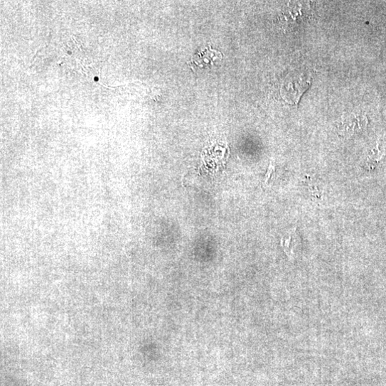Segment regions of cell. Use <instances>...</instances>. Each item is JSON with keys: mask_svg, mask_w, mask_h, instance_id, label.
<instances>
[{"mask_svg": "<svg viewBox=\"0 0 386 386\" xmlns=\"http://www.w3.org/2000/svg\"><path fill=\"white\" fill-rule=\"evenodd\" d=\"M367 117L365 115H358L350 117L345 119L342 127H345L344 131L350 133L360 132L364 130L367 126Z\"/></svg>", "mask_w": 386, "mask_h": 386, "instance_id": "obj_1", "label": "cell"}, {"mask_svg": "<svg viewBox=\"0 0 386 386\" xmlns=\"http://www.w3.org/2000/svg\"><path fill=\"white\" fill-rule=\"evenodd\" d=\"M208 52L209 50L206 49L203 53H198L194 58L193 63H195L198 67L200 66L202 62L204 63V65L211 64L213 65L214 63L216 61V59L219 60L222 59V54L216 50H212L210 56L208 58Z\"/></svg>", "mask_w": 386, "mask_h": 386, "instance_id": "obj_2", "label": "cell"}, {"mask_svg": "<svg viewBox=\"0 0 386 386\" xmlns=\"http://www.w3.org/2000/svg\"><path fill=\"white\" fill-rule=\"evenodd\" d=\"M275 171V164L273 161L271 162V164H270V166H269V171L267 174V176H266V179H265V182L266 183H268V181L269 180L270 177L272 176V175L273 174V173Z\"/></svg>", "mask_w": 386, "mask_h": 386, "instance_id": "obj_3", "label": "cell"}]
</instances>
